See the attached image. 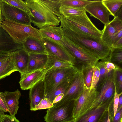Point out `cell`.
Returning <instances> with one entry per match:
<instances>
[{
    "label": "cell",
    "instance_id": "1",
    "mask_svg": "<svg viewBox=\"0 0 122 122\" xmlns=\"http://www.w3.org/2000/svg\"><path fill=\"white\" fill-rule=\"evenodd\" d=\"M63 36L75 44L82 48L102 61L109 59L110 48L101 39H97L81 31L61 15L59 18Z\"/></svg>",
    "mask_w": 122,
    "mask_h": 122
},
{
    "label": "cell",
    "instance_id": "2",
    "mask_svg": "<svg viewBox=\"0 0 122 122\" xmlns=\"http://www.w3.org/2000/svg\"><path fill=\"white\" fill-rule=\"evenodd\" d=\"M31 12V23L40 29L49 25L57 26L60 23L58 18L41 0H23Z\"/></svg>",
    "mask_w": 122,
    "mask_h": 122
},
{
    "label": "cell",
    "instance_id": "3",
    "mask_svg": "<svg viewBox=\"0 0 122 122\" xmlns=\"http://www.w3.org/2000/svg\"><path fill=\"white\" fill-rule=\"evenodd\" d=\"M60 44L63 46L74 57L75 67L82 71L87 68L94 67L99 60L83 48L73 43L63 36Z\"/></svg>",
    "mask_w": 122,
    "mask_h": 122
},
{
    "label": "cell",
    "instance_id": "4",
    "mask_svg": "<svg viewBox=\"0 0 122 122\" xmlns=\"http://www.w3.org/2000/svg\"><path fill=\"white\" fill-rule=\"evenodd\" d=\"M1 26L16 43L22 44L29 37L42 41L39 30L32 27L17 23L8 19L3 20Z\"/></svg>",
    "mask_w": 122,
    "mask_h": 122
},
{
    "label": "cell",
    "instance_id": "5",
    "mask_svg": "<svg viewBox=\"0 0 122 122\" xmlns=\"http://www.w3.org/2000/svg\"><path fill=\"white\" fill-rule=\"evenodd\" d=\"M77 70L76 67H73L46 72L43 80L45 98L49 95L61 82L74 76Z\"/></svg>",
    "mask_w": 122,
    "mask_h": 122
},
{
    "label": "cell",
    "instance_id": "6",
    "mask_svg": "<svg viewBox=\"0 0 122 122\" xmlns=\"http://www.w3.org/2000/svg\"><path fill=\"white\" fill-rule=\"evenodd\" d=\"M75 100L57 103L48 109L44 117L46 122H68L74 119L72 112Z\"/></svg>",
    "mask_w": 122,
    "mask_h": 122
},
{
    "label": "cell",
    "instance_id": "7",
    "mask_svg": "<svg viewBox=\"0 0 122 122\" xmlns=\"http://www.w3.org/2000/svg\"><path fill=\"white\" fill-rule=\"evenodd\" d=\"M98 93L96 88L90 90V87L85 86L81 96L75 101L72 112L74 119L77 121L91 109Z\"/></svg>",
    "mask_w": 122,
    "mask_h": 122
},
{
    "label": "cell",
    "instance_id": "8",
    "mask_svg": "<svg viewBox=\"0 0 122 122\" xmlns=\"http://www.w3.org/2000/svg\"><path fill=\"white\" fill-rule=\"evenodd\" d=\"M114 70L110 73L107 78L96 89L98 92V93L91 108L104 104H109L113 102L115 89Z\"/></svg>",
    "mask_w": 122,
    "mask_h": 122
},
{
    "label": "cell",
    "instance_id": "9",
    "mask_svg": "<svg viewBox=\"0 0 122 122\" xmlns=\"http://www.w3.org/2000/svg\"><path fill=\"white\" fill-rule=\"evenodd\" d=\"M63 17L81 31L94 38L101 39L102 30H99L94 25L86 12L82 15Z\"/></svg>",
    "mask_w": 122,
    "mask_h": 122
},
{
    "label": "cell",
    "instance_id": "10",
    "mask_svg": "<svg viewBox=\"0 0 122 122\" xmlns=\"http://www.w3.org/2000/svg\"><path fill=\"white\" fill-rule=\"evenodd\" d=\"M1 14L2 20L8 19L22 24L31 25V21L29 15L23 11L3 1Z\"/></svg>",
    "mask_w": 122,
    "mask_h": 122
},
{
    "label": "cell",
    "instance_id": "11",
    "mask_svg": "<svg viewBox=\"0 0 122 122\" xmlns=\"http://www.w3.org/2000/svg\"><path fill=\"white\" fill-rule=\"evenodd\" d=\"M85 86L82 71L78 70L75 74L69 88L64 94L62 98L58 103L77 99L82 93Z\"/></svg>",
    "mask_w": 122,
    "mask_h": 122
},
{
    "label": "cell",
    "instance_id": "12",
    "mask_svg": "<svg viewBox=\"0 0 122 122\" xmlns=\"http://www.w3.org/2000/svg\"><path fill=\"white\" fill-rule=\"evenodd\" d=\"M42 41L47 54L53 55L63 61L71 62L75 65L74 57L63 46L50 40L42 38Z\"/></svg>",
    "mask_w": 122,
    "mask_h": 122
},
{
    "label": "cell",
    "instance_id": "13",
    "mask_svg": "<svg viewBox=\"0 0 122 122\" xmlns=\"http://www.w3.org/2000/svg\"><path fill=\"white\" fill-rule=\"evenodd\" d=\"M84 9L86 12H87L91 16L99 20L104 25L111 21L109 20L111 14L102 3V0H97L86 6Z\"/></svg>",
    "mask_w": 122,
    "mask_h": 122
},
{
    "label": "cell",
    "instance_id": "14",
    "mask_svg": "<svg viewBox=\"0 0 122 122\" xmlns=\"http://www.w3.org/2000/svg\"><path fill=\"white\" fill-rule=\"evenodd\" d=\"M46 72L44 68L30 73L20 74L21 77L19 82L20 88L23 90H30L43 80Z\"/></svg>",
    "mask_w": 122,
    "mask_h": 122
},
{
    "label": "cell",
    "instance_id": "15",
    "mask_svg": "<svg viewBox=\"0 0 122 122\" xmlns=\"http://www.w3.org/2000/svg\"><path fill=\"white\" fill-rule=\"evenodd\" d=\"M21 96V92L18 89L12 92H0V97L11 116L15 117L17 113L19 107V100Z\"/></svg>",
    "mask_w": 122,
    "mask_h": 122
},
{
    "label": "cell",
    "instance_id": "16",
    "mask_svg": "<svg viewBox=\"0 0 122 122\" xmlns=\"http://www.w3.org/2000/svg\"><path fill=\"white\" fill-rule=\"evenodd\" d=\"M22 48V44L16 42L0 26V53H11Z\"/></svg>",
    "mask_w": 122,
    "mask_h": 122
},
{
    "label": "cell",
    "instance_id": "17",
    "mask_svg": "<svg viewBox=\"0 0 122 122\" xmlns=\"http://www.w3.org/2000/svg\"><path fill=\"white\" fill-rule=\"evenodd\" d=\"M45 86L43 80L30 89L29 97L30 109L35 111V107L45 98Z\"/></svg>",
    "mask_w": 122,
    "mask_h": 122
},
{
    "label": "cell",
    "instance_id": "18",
    "mask_svg": "<svg viewBox=\"0 0 122 122\" xmlns=\"http://www.w3.org/2000/svg\"><path fill=\"white\" fill-rule=\"evenodd\" d=\"M17 71L20 74L26 73L29 61V54L23 48L12 53Z\"/></svg>",
    "mask_w": 122,
    "mask_h": 122
},
{
    "label": "cell",
    "instance_id": "19",
    "mask_svg": "<svg viewBox=\"0 0 122 122\" xmlns=\"http://www.w3.org/2000/svg\"><path fill=\"white\" fill-rule=\"evenodd\" d=\"M29 54H47L42 41L32 37L27 38L21 44Z\"/></svg>",
    "mask_w": 122,
    "mask_h": 122
},
{
    "label": "cell",
    "instance_id": "20",
    "mask_svg": "<svg viewBox=\"0 0 122 122\" xmlns=\"http://www.w3.org/2000/svg\"><path fill=\"white\" fill-rule=\"evenodd\" d=\"M42 38H47L59 44L63 36L62 28L61 25L57 27L49 25L39 30Z\"/></svg>",
    "mask_w": 122,
    "mask_h": 122
},
{
    "label": "cell",
    "instance_id": "21",
    "mask_svg": "<svg viewBox=\"0 0 122 122\" xmlns=\"http://www.w3.org/2000/svg\"><path fill=\"white\" fill-rule=\"evenodd\" d=\"M111 103L91 108L80 117L76 122H99L106 110Z\"/></svg>",
    "mask_w": 122,
    "mask_h": 122
},
{
    "label": "cell",
    "instance_id": "22",
    "mask_svg": "<svg viewBox=\"0 0 122 122\" xmlns=\"http://www.w3.org/2000/svg\"><path fill=\"white\" fill-rule=\"evenodd\" d=\"M47 58V54H29V61L26 73L44 68Z\"/></svg>",
    "mask_w": 122,
    "mask_h": 122
},
{
    "label": "cell",
    "instance_id": "23",
    "mask_svg": "<svg viewBox=\"0 0 122 122\" xmlns=\"http://www.w3.org/2000/svg\"><path fill=\"white\" fill-rule=\"evenodd\" d=\"M47 55V61L45 67L46 72L59 69L75 67L74 64L71 62L61 60L52 55Z\"/></svg>",
    "mask_w": 122,
    "mask_h": 122
},
{
    "label": "cell",
    "instance_id": "24",
    "mask_svg": "<svg viewBox=\"0 0 122 122\" xmlns=\"http://www.w3.org/2000/svg\"><path fill=\"white\" fill-rule=\"evenodd\" d=\"M110 23L115 30L112 48L122 47V20L115 16Z\"/></svg>",
    "mask_w": 122,
    "mask_h": 122
},
{
    "label": "cell",
    "instance_id": "25",
    "mask_svg": "<svg viewBox=\"0 0 122 122\" xmlns=\"http://www.w3.org/2000/svg\"><path fill=\"white\" fill-rule=\"evenodd\" d=\"M17 71L12 53L9 56L5 63L0 67V80Z\"/></svg>",
    "mask_w": 122,
    "mask_h": 122
},
{
    "label": "cell",
    "instance_id": "26",
    "mask_svg": "<svg viewBox=\"0 0 122 122\" xmlns=\"http://www.w3.org/2000/svg\"><path fill=\"white\" fill-rule=\"evenodd\" d=\"M102 31V34L101 38L102 41L106 45L112 49L115 34V28L112 25L110 22L108 24L104 25V28Z\"/></svg>",
    "mask_w": 122,
    "mask_h": 122
},
{
    "label": "cell",
    "instance_id": "27",
    "mask_svg": "<svg viewBox=\"0 0 122 122\" xmlns=\"http://www.w3.org/2000/svg\"><path fill=\"white\" fill-rule=\"evenodd\" d=\"M74 75L71 78L61 82L56 86L53 92L46 98L49 99L52 103L57 96L61 93L64 94L71 85Z\"/></svg>",
    "mask_w": 122,
    "mask_h": 122
},
{
    "label": "cell",
    "instance_id": "28",
    "mask_svg": "<svg viewBox=\"0 0 122 122\" xmlns=\"http://www.w3.org/2000/svg\"><path fill=\"white\" fill-rule=\"evenodd\" d=\"M59 12L64 16H77L83 15L86 12L84 7H77L61 5Z\"/></svg>",
    "mask_w": 122,
    "mask_h": 122
},
{
    "label": "cell",
    "instance_id": "29",
    "mask_svg": "<svg viewBox=\"0 0 122 122\" xmlns=\"http://www.w3.org/2000/svg\"><path fill=\"white\" fill-rule=\"evenodd\" d=\"M109 61L117 67L122 69V47L112 48Z\"/></svg>",
    "mask_w": 122,
    "mask_h": 122
},
{
    "label": "cell",
    "instance_id": "30",
    "mask_svg": "<svg viewBox=\"0 0 122 122\" xmlns=\"http://www.w3.org/2000/svg\"><path fill=\"white\" fill-rule=\"evenodd\" d=\"M102 1L111 15L114 17L122 6V0H103Z\"/></svg>",
    "mask_w": 122,
    "mask_h": 122
},
{
    "label": "cell",
    "instance_id": "31",
    "mask_svg": "<svg viewBox=\"0 0 122 122\" xmlns=\"http://www.w3.org/2000/svg\"><path fill=\"white\" fill-rule=\"evenodd\" d=\"M61 0H41L59 19L61 16L59 8L61 5Z\"/></svg>",
    "mask_w": 122,
    "mask_h": 122
},
{
    "label": "cell",
    "instance_id": "32",
    "mask_svg": "<svg viewBox=\"0 0 122 122\" xmlns=\"http://www.w3.org/2000/svg\"><path fill=\"white\" fill-rule=\"evenodd\" d=\"M97 0H61V5L75 7H85L87 5L95 2Z\"/></svg>",
    "mask_w": 122,
    "mask_h": 122
},
{
    "label": "cell",
    "instance_id": "33",
    "mask_svg": "<svg viewBox=\"0 0 122 122\" xmlns=\"http://www.w3.org/2000/svg\"><path fill=\"white\" fill-rule=\"evenodd\" d=\"M2 1L7 3L25 12L30 16L32 14L28 7L24 2L21 0H2Z\"/></svg>",
    "mask_w": 122,
    "mask_h": 122
},
{
    "label": "cell",
    "instance_id": "34",
    "mask_svg": "<svg viewBox=\"0 0 122 122\" xmlns=\"http://www.w3.org/2000/svg\"><path fill=\"white\" fill-rule=\"evenodd\" d=\"M107 61V60L104 61L100 60L96 65L99 69L100 73L99 80L96 87V89H97L102 84L108 76L109 72L107 73L105 68V65Z\"/></svg>",
    "mask_w": 122,
    "mask_h": 122
},
{
    "label": "cell",
    "instance_id": "35",
    "mask_svg": "<svg viewBox=\"0 0 122 122\" xmlns=\"http://www.w3.org/2000/svg\"><path fill=\"white\" fill-rule=\"evenodd\" d=\"M114 77L117 93H122V69L118 68L114 70Z\"/></svg>",
    "mask_w": 122,
    "mask_h": 122
},
{
    "label": "cell",
    "instance_id": "36",
    "mask_svg": "<svg viewBox=\"0 0 122 122\" xmlns=\"http://www.w3.org/2000/svg\"><path fill=\"white\" fill-rule=\"evenodd\" d=\"M114 117L113 102L106 109L99 122H112Z\"/></svg>",
    "mask_w": 122,
    "mask_h": 122
},
{
    "label": "cell",
    "instance_id": "37",
    "mask_svg": "<svg viewBox=\"0 0 122 122\" xmlns=\"http://www.w3.org/2000/svg\"><path fill=\"white\" fill-rule=\"evenodd\" d=\"M94 67L87 68L82 71L84 83L87 87H90L91 86Z\"/></svg>",
    "mask_w": 122,
    "mask_h": 122
},
{
    "label": "cell",
    "instance_id": "38",
    "mask_svg": "<svg viewBox=\"0 0 122 122\" xmlns=\"http://www.w3.org/2000/svg\"><path fill=\"white\" fill-rule=\"evenodd\" d=\"M100 76L99 69L98 67L95 66L94 67L90 90L93 88H96L99 80Z\"/></svg>",
    "mask_w": 122,
    "mask_h": 122
},
{
    "label": "cell",
    "instance_id": "39",
    "mask_svg": "<svg viewBox=\"0 0 122 122\" xmlns=\"http://www.w3.org/2000/svg\"><path fill=\"white\" fill-rule=\"evenodd\" d=\"M53 104L48 98H45L35 107V110L48 109L52 107Z\"/></svg>",
    "mask_w": 122,
    "mask_h": 122
},
{
    "label": "cell",
    "instance_id": "40",
    "mask_svg": "<svg viewBox=\"0 0 122 122\" xmlns=\"http://www.w3.org/2000/svg\"><path fill=\"white\" fill-rule=\"evenodd\" d=\"M122 94V93L119 94H118L116 92L115 88L113 101V110L114 116L117 112L119 96Z\"/></svg>",
    "mask_w": 122,
    "mask_h": 122
},
{
    "label": "cell",
    "instance_id": "41",
    "mask_svg": "<svg viewBox=\"0 0 122 122\" xmlns=\"http://www.w3.org/2000/svg\"><path fill=\"white\" fill-rule=\"evenodd\" d=\"M1 122H20L15 117L4 114Z\"/></svg>",
    "mask_w": 122,
    "mask_h": 122
},
{
    "label": "cell",
    "instance_id": "42",
    "mask_svg": "<svg viewBox=\"0 0 122 122\" xmlns=\"http://www.w3.org/2000/svg\"><path fill=\"white\" fill-rule=\"evenodd\" d=\"M105 69L107 73H109L113 70H115L118 68L114 64L110 62L109 60L107 61L105 65Z\"/></svg>",
    "mask_w": 122,
    "mask_h": 122
},
{
    "label": "cell",
    "instance_id": "43",
    "mask_svg": "<svg viewBox=\"0 0 122 122\" xmlns=\"http://www.w3.org/2000/svg\"><path fill=\"white\" fill-rule=\"evenodd\" d=\"M112 122H122V107L114 117Z\"/></svg>",
    "mask_w": 122,
    "mask_h": 122
},
{
    "label": "cell",
    "instance_id": "44",
    "mask_svg": "<svg viewBox=\"0 0 122 122\" xmlns=\"http://www.w3.org/2000/svg\"><path fill=\"white\" fill-rule=\"evenodd\" d=\"M7 112L8 111L0 97V113L4 114L5 112Z\"/></svg>",
    "mask_w": 122,
    "mask_h": 122
},
{
    "label": "cell",
    "instance_id": "45",
    "mask_svg": "<svg viewBox=\"0 0 122 122\" xmlns=\"http://www.w3.org/2000/svg\"><path fill=\"white\" fill-rule=\"evenodd\" d=\"M64 95L63 94L61 93L57 96L53 101V104H55L60 101L63 98Z\"/></svg>",
    "mask_w": 122,
    "mask_h": 122
},
{
    "label": "cell",
    "instance_id": "46",
    "mask_svg": "<svg viewBox=\"0 0 122 122\" xmlns=\"http://www.w3.org/2000/svg\"><path fill=\"white\" fill-rule=\"evenodd\" d=\"M122 94L119 96V101L117 108V111H119L121 108L122 107Z\"/></svg>",
    "mask_w": 122,
    "mask_h": 122
},
{
    "label": "cell",
    "instance_id": "47",
    "mask_svg": "<svg viewBox=\"0 0 122 122\" xmlns=\"http://www.w3.org/2000/svg\"><path fill=\"white\" fill-rule=\"evenodd\" d=\"M115 16H117L120 19L122 20V6L116 13L115 15Z\"/></svg>",
    "mask_w": 122,
    "mask_h": 122
},
{
    "label": "cell",
    "instance_id": "48",
    "mask_svg": "<svg viewBox=\"0 0 122 122\" xmlns=\"http://www.w3.org/2000/svg\"><path fill=\"white\" fill-rule=\"evenodd\" d=\"M10 54L8 56L4 57L0 60V67L3 65L6 61Z\"/></svg>",
    "mask_w": 122,
    "mask_h": 122
},
{
    "label": "cell",
    "instance_id": "49",
    "mask_svg": "<svg viewBox=\"0 0 122 122\" xmlns=\"http://www.w3.org/2000/svg\"><path fill=\"white\" fill-rule=\"evenodd\" d=\"M2 1V0H0V25L1 26V24L3 20L1 14V6Z\"/></svg>",
    "mask_w": 122,
    "mask_h": 122
},
{
    "label": "cell",
    "instance_id": "50",
    "mask_svg": "<svg viewBox=\"0 0 122 122\" xmlns=\"http://www.w3.org/2000/svg\"><path fill=\"white\" fill-rule=\"evenodd\" d=\"M10 53H0V60L4 57L8 56Z\"/></svg>",
    "mask_w": 122,
    "mask_h": 122
},
{
    "label": "cell",
    "instance_id": "51",
    "mask_svg": "<svg viewBox=\"0 0 122 122\" xmlns=\"http://www.w3.org/2000/svg\"><path fill=\"white\" fill-rule=\"evenodd\" d=\"M4 114H3L0 113V122H1L2 119Z\"/></svg>",
    "mask_w": 122,
    "mask_h": 122
},
{
    "label": "cell",
    "instance_id": "52",
    "mask_svg": "<svg viewBox=\"0 0 122 122\" xmlns=\"http://www.w3.org/2000/svg\"><path fill=\"white\" fill-rule=\"evenodd\" d=\"M76 120L75 119H73V120L71 121L68 122H76Z\"/></svg>",
    "mask_w": 122,
    "mask_h": 122
},
{
    "label": "cell",
    "instance_id": "53",
    "mask_svg": "<svg viewBox=\"0 0 122 122\" xmlns=\"http://www.w3.org/2000/svg\"><path fill=\"white\" fill-rule=\"evenodd\" d=\"M0 26H1V25H0Z\"/></svg>",
    "mask_w": 122,
    "mask_h": 122
}]
</instances>
